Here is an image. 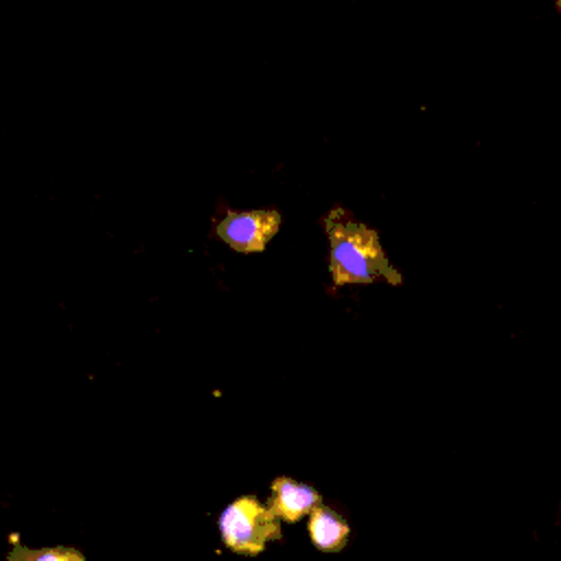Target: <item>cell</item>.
<instances>
[{
	"label": "cell",
	"mask_w": 561,
	"mask_h": 561,
	"mask_svg": "<svg viewBox=\"0 0 561 561\" xmlns=\"http://www.w3.org/2000/svg\"><path fill=\"white\" fill-rule=\"evenodd\" d=\"M322 504L320 493L302 482H296L291 478H276L272 482V495L267 502V508L285 522H298L305 515H311L313 508Z\"/></svg>",
	"instance_id": "277c9868"
},
{
	"label": "cell",
	"mask_w": 561,
	"mask_h": 561,
	"mask_svg": "<svg viewBox=\"0 0 561 561\" xmlns=\"http://www.w3.org/2000/svg\"><path fill=\"white\" fill-rule=\"evenodd\" d=\"M351 528L342 515L320 504L309 515V537L324 552H337L346 546Z\"/></svg>",
	"instance_id": "5b68a950"
},
{
	"label": "cell",
	"mask_w": 561,
	"mask_h": 561,
	"mask_svg": "<svg viewBox=\"0 0 561 561\" xmlns=\"http://www.w3.org/2000/svg\"><path fill=\"white\" fill-rule=\"evenodd\" d=\"M329 237V272L335 285L388 280L401 285V274L388 261L379 234L362 221H355L348 210L333 208L324 219Z\"/></svg>",
	"instance_id": "6da1fadb"
},
{
	"label": "cell",
	"mask_w": 561,
	"mask_h": 561,
	"mask_svg": "<svg viewBox=\"0 0 561 561\" xmlns=\"http://www.w3.org/2000/svg\"><path fill=\"white\" fill-rule=\"evenodd\" d=\"M7 561H85L83 552H79L77 548H24V546H15Z\"/></svg>",
	"instance_id": "8992f818"
},
{
	"label": "cell",
	"mask_w": 561,
	"mask_h": 561,
	"mask_svg": "<svg viewBox=\"0 0 561 561\" xmlns=\"http://www.w3.org/2000/svg\"><path fill=\"white\" fill-rule=\"evenodd\" d=\"M280 215L276 208L230 210L215 228L217 237L237 252H261L278 232Z\"/></svg>",
	"instance_id": "3957f363"
},
{
	"label": "cell",
	"mask_w": 561,
	"mask_h": 561,
	"mask_svg": "<svg viewBox=\"0 0 561 561\" xmlns=\"http://www.w3.org/2000/svg\"><path fill=\"white\" fill-rule=\"evenodd\" d=\"M557 9H559V11H561V0H559V2H557Z\"/></svg>",
	"instance_id": "52a82bcc"
},
{
	"label": "cell",
	"mask_w": 561,
	"mask_h": 561,
	"mask_svg": "<svg viewBox=\"0 0 561 561\" xmlns=\"http://www.w3.org/2000/svg\"><path fill=\"white\" fill-rule=\"evenodd\" d=\"M219 533L230 550L259 554L270 539H280V522L267 504H261L254 495H243L221 511Z\"/></svg>",
	"instance_id": "7a4b0ae2"
}]
</instances>
